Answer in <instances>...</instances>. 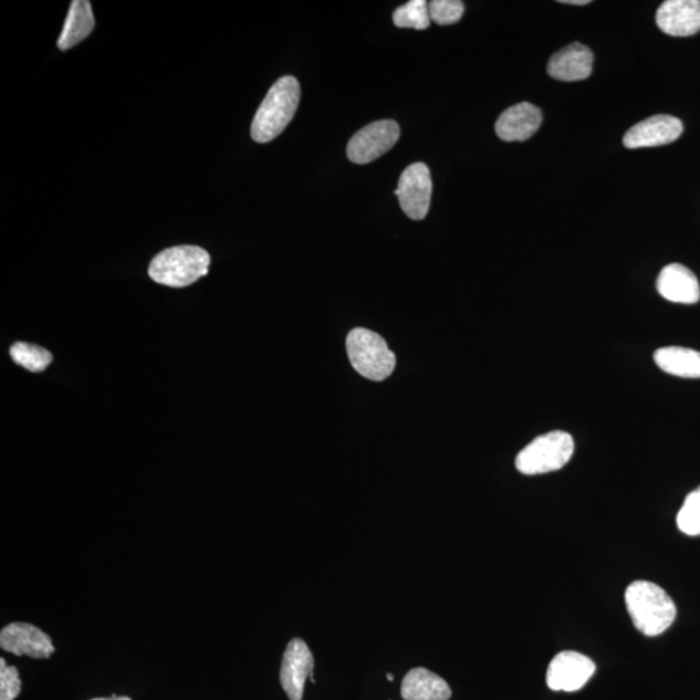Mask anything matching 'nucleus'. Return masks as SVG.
<instances>
[{
	"mask_svg": "<svg viewBox=\"0 0 700 700\" xmlns=\"http://www.w3.org/2000/svg\"><path fill=\"white\" fill-rule=\"evenodd\" d=\"M400 126L393 119L373 123L353 135L346 147V156L355 164H370L387 154L400 139Z\"/></svg>",
	"mask_w": 700,
	"mask_h": 700,
	"instance_id": "6",
	"label": "nucleus"
},
{
	"mask_svg": "<svg viewBox=\"0 0 700 700\" xmlns=\"http://www.w3.org/2000/svg\"><path fill=\"white\" fill-rule=\"evenodd\" d=\"M574 450V438L567 432L541 435L518 455L516 470L530 477L558 471L570 462Z\"/></svg>",
	"mask_w": 700,
	"mask_h": 700,
	"instance_id": "5",
	"label": "nucleus"
},
{
	"mask_svg": "<svg viewBox=\"0 0 700 700\" xmlns=\"http://www.w3.org/2000/svg\"><path fill=\"white\" fill-rule=\"evenodd\" d=\"M387 679H388L389 681H394V680H395V677H394V675H393V673H388V675H387Z\"/></svg>",
	"mask_w": 700,
	"mask_h": 700,
	"instance_id": "26",
	"label": "nucleus"
},
{
	"mask_svg": "<svg viewBox=\"0 0 700 700\" xmlns=\"http://www.w3.org/2000/svg\"><path fill=\"white\" fill-rule=\"evenodd\" d=\"M677 525L688 536H700V487L685 500L677 515Z\"/></svg>",
	"mask_w": 700,
	"mask_h": 700,
	"instance_id": "21",
	"label": "nucleus"
},
{
	"mask_svg": "<svg viewBox=\"0 0 700 700\" xmlns=\"http://www.w3.org/2000/svg\"><path fill=\"white\" fill-rule=\"evenodd\" d=\"M10 355L14 364L32 373L46 370L52 363V355L48 349L28 343L13 344Z\"/></svg>",
	"mask_w": 700,
	"mask_h": 700,
	"instance_id": "19",
	"label": "nucleus"
},
{
	"mask_svg": "<svg viewBox=\"0 0 700 700\" xmlns=\"http://www.w3.org/2000/svg\"><path fill=\"white\" fill-rule=\"evenodd\" d=\"M657 24L672 36H690L700 32L699 0H667L659 7Z\"/></svg>",
	"mask_w": 700,
	"mask_h": 700,
	"instance_id": "12",
	"label": "nucleus"
},
{
	"mask_svg": "<svg viewBox=\"0 0 700 700\" xmlns=\"http://www.w3.org/2000/svg\"><path fill=\"white\" fill-rule=\"evenodd\" d=\"M394 22L397 28L427 29L431 24L428 3L426 0H410L405 6L398 7L394 12Z\"/></svg>",
	"mask_w": 700,
	"mask_h": 700,
	"instance_id": "20",
	"label": "nucleus"
},
{
	"mask_svg": "<svg viewBox=\"0 0 700 700\" xmlns=\"http://www.w3.org/2000/svg\"><path fill=\"white\" fill-rule=\"evenodd\" d=\"M395 194L406 216L414 221L425 220L432 198V179L427 165L416 163L406 168Z\"/></svg>",
	"mask_w": 700,
	"mask_h": 700,
	"instance_id": "7",
	"label": "nucleus"
},
{
	"mask_svg": "<svg viewBox=\"0 0 700 700\" xmlns=\"http://www.w3.org/2000/svg\"><path fill=\"white\" fill-rule=\"evenodd\" d=\"M593 52L582 43H572L556 52L547 64V73L564 82L583 81L593 72Z\"/></svg>",
	"mask_w": 700,
	"mask_h": 700,
	"instance_id": "15",
	"label": "nucleus"
},
{
	"mask_svg": "<svg viewBox=\"0 0 700 700\" xmlns=\"http://www.w3.org/2000/svg\"><path fill=\"white\" fill-rule=\"evenodd\" d=\"M301 88L299 81L285 75L269 90L253 118L251 135L258 143H269L283 133L299 108Z\"/></svg>",
	"mask_w": 700,
	"mask_h": 700,
	"instance_id": "2",
	"label": "nucleus"
},
{
	"mask_svg": "<svg viewBox=\"0 0 700 700\" xmlns=\"http://www.w3.org/2000/svg\"><path fill=\"white\" fill-rule=\"evenodd\" d=\"M681 119L668 115H658L644 119L624 135V146L629 149L669 145L681 137Z\"/></svg>",
	"mask_w": 700,
	"mask_h": 700,
	"instance_id": "11",
	"label": "nucleus"
},
{
	"mask_svg": "<svg viewBox=\"0 0 700 700\" xmlns=\"http://www.w3.org/2000/svg\"><path fill=\"white\" fill-rule=\"evenodd\" d=\"M21 680L17 667L7 666L6 660L0 659V700H14L21 691Z\"/></svg>",
	"mask_w": 700,
	"mask_h": 700,
	"instance_id": "23",
	"label": "nucleus"
},
{
	"mask_svg": "<svg viewBox=\"0 0 700 700\" xmlns=\"http://www.w3.org/2000/svg\"><path fill=\"white\" fill-rule=\"evenodd\" d=\"M314 658L303 639L295 638L289 644L283 655L281 683L291 700L304 697L305 683L311 680Z\"/></svg>",
	"mask_w": 700,
	"mask_h": 700,
	"instance_id": "10",
	"label": "nucleus"
},
{
	"mask_svg": "<svg viewBox=\"0 0 700 700\" xmlns=\"http://www.w3.org/2000/svg\"><path fill=\"white\" fill-rule=\"evenodd\" d=\"M431 20L439 25H453L462 19L464 4L461 0H433L428 3Z\"/></svg>",
	"mask_w": 700,
	"mask_h": 700,
	"instance_id": "22",
	"label": "nucleus"
},
{
	"mask_svg": "<svg viewBox=\"0 0 700 700\" xmlns=\"http://www.w3.org/2000/svg\"><path fill=\"white\" fill-rule=\"evenodd\" d=\"M346 352L355 370L373 382L386 380L396 367V356L386 341L366 328H355L346 337Z\"/></svg>",
	"mask_w": 700,
	"mask_h": 700,
	"instance_id": "4",
	"label": "nucleus"
},
{
	"mask_svg": "<svg viewBox=\"0 0 700 700\" xmlns=\"http://www.w3.org/2000/svg\"><path fill=\"white\" fill-rule=\"evenodd\" d=\"M210 255L197 245L168 248L150 262L148 274L156 283L182 289L198 282L209 271Z\"/></svg>",
	"mask_w": 700,
	"mask_h": 700,
	"instance_id": "3",
	"label": "nucleus"
},
{
	"mask_svg": "<svg viewBox=\"0 0 700 700\" xmlns=\"http://www.w3.org/2000/svg\"><path fill=\"white\" fill-rule=\"evenodd\" d=\"M0 647L18 657L27 655L33 659H49L55 652L51 637L29 623H12L4 627L0 631Z\"/></svg>",
	"mask_w": 700,
	"mask_h": 700,
	"instance_id": "9",
	"label": "nucleus"
},
{
	"mask_svg": "<svg viewBox=\"0 0 700 700\" xmlns=\"http://www.w3.org/2000/svg\"><path fill=\"white\" fill-rule=\"evenodd\" d=\"M655 364L667 374L685 379H700V352L682 346H666L655 352Z\"/></svg>",
	"mask_w": 700,
	"mask_h": 700,
	"instance_id": "18",
	"label": "nucleus"
},
{
	"mask_svg": "<svg viewBox=\"0 0 700 700\" xmlns=\"http://www.w3.org/2000/svg\"><path fill=\"white\" fill-rule=\"evenodd\" d=\"M594 672L596 665L591 658L576 651H563L548 665L546 683L554 691L574 692L583 689Z\"/></svg>",
	"mask_w": 700,
	"mask_h": 700,
	"instance_id": "8",
	"label": "nucleus"
},
{
	"mask_svg": "<svg viewBox=\"0 0 700 700\" xmlns=\"http://www.w3.org/2000/svg\"><path fill=\"white\" fill-rule=\"evenodd\" d=\"M541 124L540 108L523 102L502 112L495 123V133L504 142H524L537 133Z\"/></svg>",
	"mask_w": 700,
	"mask_h": 700,
	"instance_id": "13",
	"label": "nucleus"
},
{
	"mask_svg": "<svg viewBox=\"0 0 700 700\" xmlns=\"http://www.w3.org/2000/svg\"><path fill=\"white\" fill-rule=\"evenodd\" d=\"M657 289L661 297L676 304H697L700 299L697 276L681 263H671L660 271Z\"/></svg>",
	"mask_w": 700,
	"mask_h": 700,
	"instance_id": "14",
	"label": "nucleus"
},
{
	"mask_svg": "<svg viewBox=\"0 0 700 700\" xmlns=\"http://www.w3.org/2000/svg\"><path fill=\"white\" fill-rule=\"evenodd\" d=\"M95 28V19L92 3L87 0H74L65 20L62 34L58 41V48L62 51L71 50L80 42L86 40Z\"/></svg>",
	"mask_w": 700,
	"mask_h": 700,
	"instance_id": "17",
	"label": "nucleus"
},
{
	"mask_svg": "<svg viewBox=\"0 0 700 700\" xmlns=\"http://www.w3.org/2000/svg\"><path fill=\"white\" fill-rule=\"evenodd\" d=\"M561 3L564 4H575V6H585V4H589L591 0H561Z\"/></svg>",
	"mask_w": 700,
	"mask_h": 700,
	"instance_id": "24",
	"label": "nucleus"
},
{
	"mask_svg": "<svg viewBox=\"0 0 700 700\" xmlns=\"http://www.w3.org/2000/svg\"><path fill=\"white\" fill-rule=\"evenodd\" d=\"M626 605L635 627L647 637H657L672 626L676 605L659 585L638 579L626 592Z\"/></svg>",
	"mask_w": 700,
	"mask_h": 700,
	"instance_id": "1",
	"label": "nucleus"
},
{
	"mask_svg": "<svg viewBox=\"0 0 700 700\" xmlns=\"http://www.w3.org/2000/svg\"><path fill=\"white\" fill-rule=\"evenodd\" d=\"M405 700H449L451 690L446 680L426 668H414L401 687Z\"/></svg>",
	"mask_w": 700,
	"mask_h": 700,
	"instance_id": "16",
	"label": "nucleus"
},
{
	"mask_svg": "<svg viewBox=\"0 0 700 700\" xmlns=\"http://www.w3.org/2000/svg\"><path fill=\"white\" fill-rule=\"evenodd\" d=\"M92 700H132V699L129 697L112 696L111 698H96V699H92Z\"/></svg>",
	"mask_w": 700,
	"mask_h": 700,
	"instance_id": "25",
	"label": "nucleus"
}]
</instances>
